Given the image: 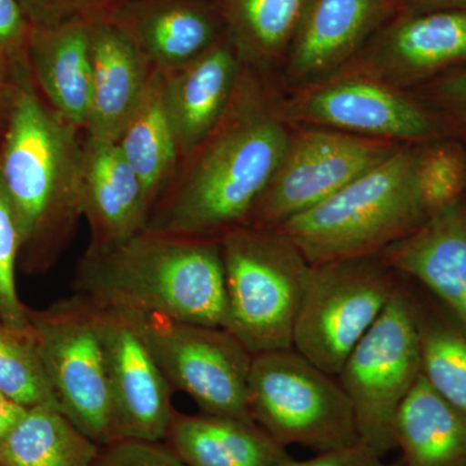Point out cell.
Wrapping results in <instances>:
<instances>
[{
    "instance_id": "1",
    "label": "cell",
    "mask_w": 466,
    "mask_h": 466,
    "mask_svg": "<svg viewBox=\"0 0 466 466\" xmlns=\"http://www.w3.org/2000/svg\"><path fill=\"white\" fill-rule=\"evenodd\" d=\"M289 139L259 72L242 66L225 116L180 159L173 179L150 208L144 231L219 240L247 226Z\"/></svg>"
},
{
    "instance_id": "2",
    "label": "cell",
    "mask_w": 466,
    "mask_h": 466,
    "mask_svg": "<svg viewBox=\"0 0 466 466\" xmlns=\"http://www.w3.org/2000/svg\"><path fill=\"white\" fill-rule=\"evenodd\" d=\"M84 137L34 84L16 88L0 142V180L20 228L24 274L50 271L75 238L82 219Z\"/></svg>"
},
{
    "instance_id": "3",
    "label": "cell",
    "mask_w": 466,
    "mask_h": 466,
    "mask_svg": "<svg viewBox=\"0 0 466 466\" xmlns=\"http://www.w3.org/2000/svg\"><path fill=\"white\" fill-rule=\"evenodd\" d=\"M75 294L101 309L161 315L226 328L225 263L219 240L140 231L108 248H87Z\"/></svg>"
},
{
    "instance_id": "4",
    "label": "cell",
    "mask_w": 466,
    "mask_h": 466,
    "mask_svg": "<svg viewBox=\"0 0 466 466\" xmlns=\"http://www.w3.org/2000/svg\"><path fill=\"white\" fill-rule=\"evenodd\" d=\"M420 156L397 149L332 198L276 227L309 265L367 258L406 238L425 220L417 182Z\"/></svg>"
},
{
    "instance_id": "5",
    "label": "cell",
    "mask_w": 466,
    "mask_h": 466,
    "mask_svg": "<svg viewBox=\"0 0 466 466\" xmlns=\"http://www.w3.org/2000/svg\"><path fill=\"white\" fill-rule=\"evenodd\" d=\"M231 332L250 354L293 348L309 263L276 229L242 226L219 238Z\"/></svg>"
},
{
    "instance_id": "6",
    "label": "cell",
    "mask_w": 466,
    "mask_h": 466,
    "mask_svg": "<svg viewBox=\"0 0 466 466\" xmlns=\"http://www.w3.org/2000/svg\"><path fill=\"white\" fill-rule=\"evenodd\" d=\"M248 400L251 419L285 449L320 453L360 441L339 380L293 348L253 355Z\"/></svg>"
},
{
    "instance_id": "7",
    "label": "cell",
    "mask_w": 466,
    "mask_h": 466,
    "mask_svg": "<svg viewBox=\"0 0 466 466\" xmlns=\"http://www.w3.org/2000/svg\"><path fill=\"white\" fill-rule=\"evenodd\" d=\"M29 320L58 410L99 446L118 440L99 308L75 294Z\"/></svg>"
},
{
    "instance_id": "8",
    "label": "cell",
    "mask_w": 466,
    "mask_h": 466,
    "mask_svg": "<svg viewBox=\"0 0 466 466\" xmlns=\"http://www.w3.org/2000/svg\"><path fill=\"white\" fill-rule=\"evenodd\" d=\"M421 375L419 317L397 289L337 375L354 410L359 440L382 458L397 450L395 416Z\"/></svg>"
},
{
    "instance_id": "9",
    "label": "cell",
    "mask_w": 466,
    "mask_h": 466,
    "mask_svg": "<svg viewBox=\"0 0 466 466\" xmlns=\"http://www.w3.org/2000/svg\"><path fill=\"white\" fill-rule=\"evenodd\" d=\"M397 288L372 257L311 265L297 314L293 349L337 377Z\"/></svg>"
},
{
    "instance_id": "10",
    "label": "cell",
    "mask_w": 466,
    "mask_h": 466,
    "mask_svg": "<svg viewBox=\"0 0 466 466\" xmlns=\"http://www.w3.org/2000/svg\"><path fill=\"white\" fill-rule=\"evenodd\" d=\"M130 315L173 390L188 395L202 413L251 419L253 354L231 332L161 315Z\"/></svg>"
},
{
    "instance_id": "11",
    "label": "cell",
    "mask_w": 466,
    "mask_h": 466,
    "mask_svg": "<svg viewBox=\"0 0 466 466\" xmlns=\"http://www.w3.org/2000/svg\"><path fill=\"white\" fill-rule=\"evenodd\" d=\"M397 149L390 140L342 131L309 130L290 137L283 161L247 226L276 228L332 198Z\"/></svg>"
},
{
    "instance_id": "12",
    "label": "cell",
    "mask_w": 466,
    "mask_h": 466,
    "mask_svg": "<svg viewBox=\"0 0 466 466\" xmlns=\"http://www.w3.org/2000/svg\"><path fill=\"white\" fill-rule=\"evenodd\" d=\"M99 311L116 437L165 441L177 413L171 401L173 388L134 318L116 309Z\"/></svg>"
},
{
    "instance_id": "13",
    "label": "cell",
    "mask_w": 466,
    "mask_h": 466,
    "mask_svg": "<svg viewBox=\"0 0 466 466\" xmlns=\"http://www.w3.org/2000/svg\"><path fill=\"white\" fill-rule=\"evenodd\" d=\"M291 116L342 133L383 140L428 137L431 124L412 101L366 78H349L312 90L293 104Z\"/></svg>"
},
{
    "instance_id": "14",
    "label": "cell",
    "mask_w": 466,
    "mask_h": 466,
    "mask_svg": "<svg viewBox=\"0 0 466 466\" xmlns=\"http://www.w3.org/2000/svg\"><path fill=\"white\" fill-rule=\"evenodd\" d=\"M112 21L161 73L187 66L226 35L210 0H128Z\"/></svg>"
},
{
    "instance_id": "15",
    "label": "cell",
    "mask_w": 466,
    "mask_h": 466,
    "mask_svg": "<svg viewBox=\"0 0 466 466\" xmlns=\"http://www.w3.org/2000/svg\"><path fill=\"white\" fill-rule=\"evenodd\" d=\"M241 69L240 57L226 34L191 63L161 73L162 99L180 157L200 146L219 124Z\"/></svg>"
},
{
    "instance_id": "16",
    "label": "cell",
    "mask_w": 466,
    "mask_h": 466,
    "mask_svg": "<svg viewBox=\"0 0 466 466\" xmlns=\"http://www.w3.org/2000/svg\"><path fill=\"white\" fill-rule=\"evenodd\" d=\"M92 91L85 135L118 142L148 88L153 69L113 21L90 25Z\"/></svg>"
},
{
    "instance_id": "17",
    "label": "cell",
    "mask_w": 466,
    "mask_h": 466,
    "mask_svg": "<svg viewBox=\"0 0 466 466\" xmlns=\"http://www.w3.org/2000/svg\"><path fill=\"white\" fill-rule=\"evenodd\" d=\"M148 217L139 177L118 144L84 137L82 218L90 244L100 249L119 244L143 231Z\"/></svg>"
},
{
    "instance_id": "18",
    "label": "cell",
    "mask_w": 466,
    "mask_h": 466,
    "mask_svg": "<svg viewBox=\"0 0 466 466\" xmlns=\"http://www.w3.org/2000/svg\"><path fill=\"white\" fill-rule=\"evenodd\" d=\"M382 254L386 265L437 294L466 328V217L456 202L433 211Z\"/></svg>"
},
{
    "instance_id": "19",
    "label": "cell",
    "mask_w": 466,
    "mask_h": 466,
    "mask_svg": "<svg viewBox=\"0 0 466 466\" xmlns=\"http://www.w3.org/2000/svg\"><path fill=\"white\" fill-rule=\"evenodd\" d=\"M90 25L34 27L29 66L34 86L58 116L85 133L90 115Z\"/></svg>"
},
{
    "instance_id": "20",
    "label": "cell",
    "mask_w": 466,
    "mask_h": 466,
    "mask_svg": "<svg viewBox=\"0 0 466 466\" xmlns=\"http://www.w3.org/2000/svg\"><path fill=\"white\" fill-rule=\"evenodd\" d=\"M388 0H311L290 46L289 70L299 81L342 66L380 26Z\"/></svg>"
},
{
    "instance_id": "21",
    "label": "cell",
    "mask_w": 466,
    "mask_h": 466,
    "mask_svg": "<svg viewBox=\"0 0 466 466\" xmlns=\"http://www.w3.org/2000/svg\"><path fill=\"white\" fill-rule=\"evenodd\" d=\"M165 443L187 466H280L291 459L253 419L175 413Z\"/></svg>"
},
{
    "instance_id": "22",
    "label": "cell",
    "mask_w": 466,
    "mask_h": 466,
    "mask_svg": "<svg viewBox=\"0 0 466 466\" xmlns=\"http://www.w3.org/2000/svg\"><path fill=\"white\" fill-rule=\"evenodd\" d=\"M400 466H466V413L420 376L395 416Z\"/></svg>"
},
{
    "instance_id": "23",
    "label": "cell",
    "mask_w": 466,
    "mask_h": 466,
    "mask_svg": "<svg viewBox=\"0 0 466 466\" xmlns=\"http://www.w3.org/2000/svg\"><path fill=\"white\" fill-rule=\"evenodd\" d=\"M466 57V8L401 18L379 36L372 61L392 79L415 76Z\"/></svg>"
},
{
    "instance_id": "24",
    "label": "cell",
    "mask_w": 466,
    "mask_h": 466,
    "mask_svg": "<svg viewBox=\"0 0 466 466\" xmlns=\"http://www.w3.org/2000/svg\"><path fill=\"white\" fill-rule=\"evenodd\" d=\"M242 66L260 72L289 50L311 0H216Z\"/></svg>"
},
{
    "instance_id": "25",
    "label": "cell",
    "mask_w": 466,
    "mask_h": 466,
    "mask_svg": "<svg viewBox=\"0 0 466 466\" xmlns=\"http://www.w3.org/2000/svg\"><path fill=\"white\" fill-rule=\"evenodd\" d=\"M99 447L56 406L39 404L0 440V466H91Z\"/></svg>"
},
{
    "instance_id": "26",
    "label": "cell",
    "mask_w": 466,
    "mask_h": 466,
    "mask_svg": "<svg viewBox=\"0 0 466 466\" xmlns=\"http://www.w3.org/2000/svg\"><path fill=\"white\" fill-rule=\"evenodd\" d=\"M116 144L142 183L149 213L173 179L182 158L162 99V75L158 70L153 72L142 103Z\"/></svg>"
},
{
    "instance_id": "27",
    "label": "cell",
    "mask_w": 466,
    "mask_h": 466,
    "mask_svg": "<svg viewBox=\"0 0 466 466\" xmlns=\"http://www.w3.org/2000/svg\"><path fill=\"white\" fill-rule=\"evenodd\" d=\"M422 376L466 413V328L419 319Z\"/></svg>"
},
{
    "instance_id": "28",
    "label": "cell",
    "mask_w": 466,
    "mask_h": 466,
    "mask_svg": "<svg viewBox=\"0 0 466 466\" xmlns=\"http://www.w3.org/2000/svg\"><path fill=\"white\" fill-rule=\"evenodd\" d=\"M0 390L20 406L54 404L33 332H20L0 320ZM58 408V407H57Z\"/></svg>"
},
{
    "instance_id": "29",
    "label": "cell",
    "mask_w": 466,
    "mask_h": 466,
    "mask_svg": "<svg viewBox=\"0 0 466 466\" xmlns=\"http://www.w3.org/2000/svg\"><path fill=\"white\" fill-rule=\"evenodd\" d=\"M20 253V228L0 180V320L20 332L30 333L29 309L21 302L16 284Z\"/></svg>"
},
{
    "instance_id": "30",
    "label": "cell",
    "mask_w": 466,
    "mask_h": 466,
    "mask_svg": "<svg viewBox=\"0 0 466 466\" xmlns=\"http://www.w3.org/2000/svg\"><path fill=\"white\" fill-rule=\"evenodd\" d=\"M33 25L20 0H0V82L17 88L34 84L29 66Z\"/></svg>"
},
{
    "instance_id": "31",
    "label": "cell",
    "mask_w": 466,
    "mask_h": 466,
    "mask_svg": "<svg viewBox=\"0 0 466 466\" xmlns=\"http://www.w3.org/2000/svg\"><path fill=\"white\" fill-rule=\"evenodd\" d=\"M464 179V165L458 153L435 149L420 156L417 182L428 213L456 202Z\"/></svg>"
},
{
    "instance_id": "32",
    "label": "cell",
    "mask_w": 466,
    "mask_h": 466,
    "mask_svg": "<svg viewBox=\"0 0 466 466\" xmlns=\"http://www.w3.org/2000/svg\"><path fill=\"white\" fill-rule=\"evenodd\" d=\"M128 0H20L34 27L112 21Z\"/></svg>"
},
{
    "instance_id": "33",
    "label": "cell",
    "mask_w": 466,
    "mask_h": 466,
    "mask_svg": "<svg viewBox=\"0 0 466 466\" xmlns=\"http://www.w3.org/2000/svg\"><path fill=\"white\" fill-rule=\"evenodd\" d=\"M91 466H187L165 441L121 438L99 447Z\"/></svg>"
},
{
    "instance_id": "34",
    "label": "cell",
    "mask_w": 466,
    "mask_h": 466,
    "mask_svg": "<svg viewBox=\"0 0 466 466\" xmlns=\"http://www.w3.org/2000/svg\"><path fill=\"white\" fill-rule=\"evenodd\" d=\"M280 466H400L385 461L375 451L370 449L363 441L351 444L343 449L327 451L318 453L315 458L297 461L293 458Z\"/></svg>"
},
{
    "instance_id": "35",
    "label": "cell",
    "mask_w": 466,
    "mask_h": 466,
    "mask_svg": "<svg viewBox=\"0 0 466 466\" xmlns=\"http://www.w3.org/2000/svg\"><path fill=\"white\" fill-rule=\"evenodd\" d=\"M25 410V407L20 406L0 390V440L8 433L12 426L16 424Z\"/></svg>"
},
{
    "instance_id": "36",
    "label": "cell",
    "mask_w": 466,
    "mask_h": 466,
    "mask_svg": "<svg viewBox=\"0 0 466 466\" xmlns=\"http://www.w3.org/2000/svg\"><path fill=\"white\" fill-rule=\"evenodd\" d=\"M441 92L446 99L466 108V72L444 82Z\"/></svg>"
},
{
    "instance_id": "37",
    "label": "cell",
    "mask_w": 466,
    "mask_h": 466,
    "mask_svg": "<svg viewBox=\"0 0 466 466\" xmlns=\"http://www.w3.org/2000/svg\"><path fill=\"white\" fill-rule=\"evenodd\" d=\"M15 92H16V88L0 82V142H2L5 128H7Z\"/></svg>"
},
{
    "instance_id": "38",
    "label": "cell",
    "mask_w": 466,
    "mask_h": 466,
    "mask_svg": "<svg viewBox=\"0 0 466 466\" xmlns=\"http://www.w3.org/2000/svg\"><path fill=\"white\" fill-rule=\"evenodd\" d=\"M413 2L424 3V5H444L451 9L466 8V0H413Z\"/></svg>"
}]
</instances>
